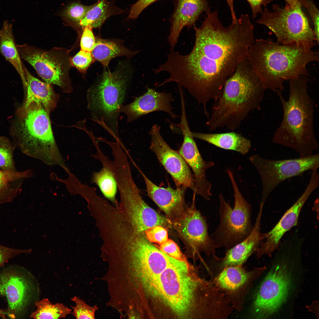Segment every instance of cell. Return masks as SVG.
<instances>
[{"mask_svg": "<svg viewBox=\"0 0 319 319\" xmlns=\"http://www.w3.org/2000/svg\"><path fill=\"white\" fill-rule=\"evenodd\" d=\"M174 125L180 129L183 135V142L178 151L193 172L196 194L209 200L212 195V184L206 178V172L214 163L203 158L190 129L185 112L181 113L180 123Z\"/></svg>", "mask_w": 319, "mask_h": 319, "instance_id": "2e32d148", "label": "cell"}, {"mask_svg": "<svg viewBox=\"0 0 319 319\" xmlns=\"http://www.w3.org/2000/svg\"><path fill=\"white\" fill-rule=\"evenodd\" d=\"M194 138L226 150L237 152L242 155L251 149L250 140L240 134L235 132L222 133H207L192 132Z\"/></svg>", "mask_w": 319, "mask_h": 319, "instance_id": "cb8c5ba5", "label": "cell"}, {"mask_svg": "<svg viewBox=\"0 0 319 319\" xmlns=\"http://www.w3.org/2000/svg\"><path fill=\"white\" fill-rule=\"evenodd\" d=\"M302 7L301 5L293 7L287 4L284 7L274 4L272 10L265 7L255 22L272 32L279 44L312 49L319 42Z\"/></svg>", "mask_w": 319, "mask_h": 319, "instance_id": "ba28073f", "label": "cell"}, {"mask_svg": "<svg viewBox=\"0 0 319 319\" xmlns=\"http://www.w3.org/2000/svg\"><path fill=\"white\" fill-rule=\"evenodd\" d=\"M194 28V45L188 54L178 56L175 74L178 84L206 110L208 102L221 97L227 79L247 59L255 41L254 27L247 14L227 27L217 11H210L201 26Z\"/></svg>", "mask_w": 319, "mask_h": 319, "instance_id": "6da1fadb", "label": "cell"}, {"mask_svg": "<svg viewBox=\"0 0 319 319\" xmlns=\"http://www.w3.org/2000/svg\"><path fill=\"white\" fill-rule=\"evenodd\" d=\"M92 29V27L87 26L82 30L80 43L81 50L91 52L93 49L96 39Z\"/></svg>", "mask_w": 319, "mask_h": 319, "instance_id": "74e56055", "label": "cell"}, {"mask_svg": "<svg viewBox=\"0 0 319 319\" xmlns=\"http://www.w3.org/2000/svg\"><path fill=\"white\" fill-rule=\"evenodd\" d=\"M159 248L169 256L180 261H186L185 258L177 244L173 240L168 239L159 245Z\"/></svg>", "mask_w": 319, "mask_h": 319, "instance_id": "8d00e7d4", "label": "cell"}, {"mask_svg": "<svg viewBox=\"0 0 319 319\" xmlns=\"http://www.w3.org/2000/svg\"><path fill=\"white\" fill-rule=\"evenodd\" d=\"M17 47L21 59L31 65L46 82L58 86L63 92L72 91L69 75L72 57L69 50L56 47L46 50L27 44Z\"/></svg>", "mask_w": 319, "mask_h": 319, "instance_id": "9c48e42d", "label": "cell"}, {"mask_svg": "<svg viewBox=\"0 0 319 319\" xmlns=\"http://www.w3.org/2000/svg\"><path fill=\"white\" fill-rule=\"evenodd\" d=\"M279 262L272 268L258 287L250 309V316L264 318L276 312L286 301L291 279L285 262L287 251L278 250Z\"/></svg>", "mask_w": 319, "mask_h": 319, "instance_id": "30bf717a", "label": "cell"}, {"mask_svg": "<svg viewBox=\"0 0 319 319\" xmlns=\"http://www.w3.org/2000/svg\"><path fill=\"white\" fill-rule=\"evenodd\" d=\"M93 6V4L87 6L80 2L73 3L68 5L64 10L62 15L69 24H71L72 26L77 27Z\"/></svg>", "mask_w": 319, "mask_h": 319, "instance_id": "1f68e13d", "label": "cell"}, {"mask_svg": "<svg viewBox=\"0 0 319 319\" xmlns=\"http://www.w3.org/2000/svg\"><path fill=\"white\" fill-rule=\"evenodd\" d=\"M302 6L307 11L312 20L313 29L316 38L319 42V13L318 9L313 0H299Z\"/></svg>", "mask_w": 319, "mask_h": 319, "instance_id": "e575fe53", "label": "cell"}, {"mask_svg": "<svg viewBox=\"0 0 319 319\" xmlns=\"http://www.w3.org/2000/svg\"><path fill=\"white\" fill-rule=\"evenodd\" d=\"M193 194V204L187 206L178 215L170 221L172 225L185 246L194 255L201 252L215 260L216 248L208 233L206 218L196 208Z\"/></svg>", "mask_w": 319, "mask_h": 319, "instance_id": "4fadbf2b", "label": "cell"}, {"mask_svg": "<svg viewBox=\"0 0 319 319\" xmlns=\"http://www.w3.org/2000/svg\"><path fill=\"white\" fill-rule=\"evenodd\" d=\"M26 81L25 89L26 97L25 104L33 100L42 105L49 115L57 106L59 95L54 90L52 85L43 82L34 77L24 65Z\"/></svg>", "mask_w": 319, "mask_h": 319, "instance_id": "603a6c76", "label": "cell"}, {"mask_svg": "<svg viewBox=\"0 0 319 319\" xmlns=\"http://www.w3.org/2000/svg\"><path fill=\"white\" fill-rule=\"evenodd\" d=\"M35 304L36 309L30 316L33 319L64 318L71 314L72 310L62 303L53 304L48 298H44L36 302Z\"/></svg>", "mask_w": 319, "mask_h": 319, "instance_id": "f546056e", "label": "cell"}, {"mask_svg": "<svg viewBox=\"0 0 319 319\" xmlns=\"http://www.w3.org/2000/svg\"><path fill=\"white\" fill-rule=\"evenodd\" d=\"M6 309L4 310L0 309V317L3 318H5V315L6 314Z\"/></svg>", "mask_w": 319, "mask_h": 319, "instance_id": "ee69618b", "label": "cell"}, {"mask_svg": "<svg viewBox=\"0 0 319 319\" xmlns=\"http://www.w3.org/2000/svg\"><path fill=\"white\" fill-rule=\"evenodd\" d=\"M15 146L6 138H0V168L10 172L17 171L13 158Z\"/></svg>", "mask_w": 319, "mask_h": 319, "instance_id": "4dcf8cb0", "label": "cell"}, {"mask_svg": "<svg viewBox=\"0 0 319 319\" xmlns=\"http://www.w3.org/2000/svg\"><path fill=\"white\" fill-rule=\"evenodd\" d=\"M263 207L260 206L259 212L253 230L245 239L231 248L226 250L224 256L221 259L222 269L230 266H242L250 256L255 252L263 240L261 232V220Z\"/></svg>", "mask_w": 319, "mask_h": 319, "instance_id": "7402d4cb", "label": "cell"}, {"mask_svg": "<svg viewBox=\"0 0 319 319\" xmlns=\"http://www.w3.org/2000/svg\"><path fill=\"white\" fill-rule=\"evenodd\" d=\"M148 240L152 243L161 244L168 239V233L165 227L157 225L150 228L145 232Z\"/></svg>", "mask_w": 319, "mask_h": 319, "instance_id": "d590c367", "label": "cell"}, {"mask_svg": "<svg viewBox=\"0 0 319 319\" xmlns=\"http://www.w3.org/2000/svg\"><path fill=\"white\" fill-rule=\"evenodd\" d=\"M247 60L266 89L284 90L286 81L308 76L307 66L318 62V53L296 45H284L271 38L256 39L249 47Z\"/></svg>", "mask_w": 319, "mask_h": 319, "instance_id": "7a4b0ae2", "label": "cell"}, {"mask_svg": "<svg viewBox=\"0 0 319 319\" xmlns=\"http://www.w3.org/2000/svg\"><path fill=\"white\" fill-rule=\"evenodd\" d=\"M286 4L291 6L295 7L301 5L299 0H284Z\"/></svg>", "mask_w": 319, "mask_h": 319, "instance_id": "7bdbcfd3", "label": "cell"}, {"mask_svg": "<svg viewBox=\"0 0 319 319\" xmlns=\"http://www.w3.org/2000/svg\"><path fill=\"white\" fill-rule=\"evenodd\" d=\"M174 99L170 93L160 92L147 88L143 95L135 98L131 103L122 106L119 112L126 116L128 123L133 121L144 115L156 111L166 113L172 119L178 116L173 111L171 103Z\"/></svg>", "mask_w": 319, "mask_h": 319, "instance_id": "ac0fdd59", "label": "cell"}, {"mask_svg": "<svg viewBox=\"0 0 319 319\" xmlns=\"http://www.w3.org/2000/svg\"><path fill=\"white\" fill-rule=\"evenodd\" d=\"M160 127L153 125L149 132L151 138L149 148L171 175L176 188L185 187L196 194L193 176L189 167L178 152L167 144L160 133Z\"/></svg>", "mask_w": 319, "mask_h": 319, "instance_id": "9a60e30c", "label": "cell"}, {"mask_svg": "<svg viewBox=\"0 0 319 319\" xmlns=\"http://www.w3.org/2000/svg\"><path fill=\"white\" fill-rule=\"evenodd\" d=\"M0 294L6 296L8 304L6 314L15 318L26 306L29 298L30 286L27 279L16 272H4L0 275Z\"/></svg>", "mask_w": 319, "mask_h": 319, "instance_id": "d6986e66", "label": "cell"}, {"mask_svg": "<svg viewBox=\"0 0 319 319\" xmlns=\"http://www.w3.org/2000/svg\"><path fill=\"white\" fill-rule=\"evenodd\" d=\"M249 3L252 13V18H255L258 14L262 13V6H266L271 0H246Z\"/></svg>", "mask_w": 319, "mask_h": 319, "instance_id": "60d3db41", "label": "cell"}, {"mask_svg": "<svg viewBox=\"0 0 319 319\" xmlns=\"http://www.w3.org/2000/svg\"><path fill=\"white\" fill-rule=\"evenodd\" d=\"M226 1L229 7L231 14L232 15H235V12L234 6V0H226Z\"/></svg>", "mask_w": 319, "mask_h": 319, "instance_id": "b9f144b4", "label": "cell"}, {"mask_svg": "<svg viewBox=\"0 0 319 319\" xmlns=\"http://www.w3.org/2000/svg\"><path fill=\"white\" fill-rule=\"evenodd\" d=\"M307 76L289 80V96L286 100L281 91L276 92L283 110L282 121L272 142L291 148L300 157L313 154L318 147L314 128V104L307 91Z\"/></svg>", "mask_w": 319, "mask_h": 319, "instance_id": "3957f363", "label": "cell"}, {"mask_svg": "<svg viewBox=\"0 0 319 319\" xmlns=\"http://www.w3.org/2000/svg\"><path fill=\"white\" fill-rule=\"evenodd\" d=\"M126 71L121 68L113 72L105 71L87 92V108L93 119L113 136H117L119 109L128 83L129 74Z\"/></svg>", "mask_w": 319, "mask_h": 319, "instance_id": "8992f818", "label": "cell"}, {"mask_svg": "<svg viewBox=\"0 0 319 319\" xmlns=\"http://www.w3.org/2000/svg\"><path fill=\"white\" fill-rule=\"evenodd\" d=\"M117 182L120 201L115 206L136 230L145 232L156 226L165 227L172 225L168 218L158 213L144 200L131 175L121 176Z\"/></svg>", "mask_w": 319, "mask_h": 319, "instance_id": "8fae6325", "label": "cell"}, {"mask_svg": "<svg viewBox=\"0 0 319 319\" xmlns=\"http://www.w3.org/2000/svg\"><path fill=\"white\" fill-rule=\"evenodd\" d=\"M115 0H99L87 12L77 27L82 30L89 26L92 28H100L108 18L125 12L115 5Z\"/></svg>", "mask_w": 319, "mask_h": 319, "instance_id": "484cf974", "label": "cell"}, {"mask_svg": "<svg viewBox=\"0 0 319 319\" xmlns=\"http://www.w3.org/2000/svg\"><path fill=\"white\" fill-rule=\"evenodd\" d=\"M94 60L91 52L81 50L71 57V62L72 67L76 68L80 72L85 73Z\"/></svg>", "mask_w": 319, "mask_h": 319, "instance_id": "836d02e7", "label": "cell"}, {"mask_svg": "<svg viewBox=\"0 0 319 319\" xmlns=\"http://www.w3.org/2000/svg\"><path fill=\"white\" fill-rule=\"evenodd\" d=\"M249 160L257 170L261 179L262 193L260 204H264L271 193L284 180L308 170H318L319 154L283 160H271L253 155Z\"/></svg>", "mask_w": 319, "mask_h": 319, "instance_id": "7c38bea8", "label": "cell"}, {"mask_svg": "<svg viewBox=\"0 0 319 319\" xmlns=\"http://www.w3.org/2000/svg\"><path fill=\"white\" fill-rule=\"evenodd\" d=\"M266 90L247 59L240 63L212 106L206 123L208 130L223 127L232 131L238 128L252 111L260 109Z\"/></svg>", "mask_w": 319, "mask_h": 319, "instance_id": "277c9868", "label": "cell"}, {"mask_svg": "<svg viewBox=\"0 0 319 319\" xmlns=\"http://www.w3.org/2000/svg\"><path fill=\"white\" fill-rule=\"evenodd\" d=\"M210 11L206 0H176L168 39L171 48H173L176 45L184 27H191L202 13Z\"/></svg>", "mask_w": 319, "mask_h": 319, "instance_id": "ffe728a7", "label": "cell"}, {"mask_svg": "<svg viewBox=\"0 0 319 319\" xmlns=\"http://www.w3.org/2000/svg\"><path fill=\"white\" fill-rule=\"evenodd\" d=\"M92 181L98 187L104 197L112 202L114 205L118 203L116 195L118 189V184L111 163L102 165L99 171L94 172Z\"/></svg>", "mask_w": 319, "mask_h": 319, "instance_id": "f1b7e54d", "label": "cell"}, {"mask_svg": "<svg viewBox=\"0 0 319 319\" xmlns=\"http://www.w3.org/2000/svg\"><path fill=\"white\" fill-rule=\"evenodd\" d=\"M0 53L14 67L19 75L24 88L26 81L24 70V65L15 44L12 26L7 20L4 21L0 30Z\"/></svg>", "mask_w": 319, "mask_h": 319, "instance_id": "d4e9b609", "label": "cell"}, {"mask_svg": "<svg viewBox=\"0 0 319 319\" xmlns=\"http://www.w3.org/2000/svg\"><path fill=\"white\" fill-rule=\"evenodd\" d=\"M13 137L23 154L51 166H66L53 134L50 115L40 102L24 104L17 112Z\"/></svg>", "mask_w": 319, "mask_h": 319, "instance_id": "5b68a950", "label": "cell"}, {"mask_svg": "<svg viewBox=\"0 0 319 319\" xmlns=\"http://www.w3.org/2000/svg\"><path fill=\"white\" fill-rule=\"evenodd\" d=\"M118 43L101 38L96 39L95 47L91 52L94 59L101 63L105 67L108 66L110 61L115 57L134 54Z\"/></svg>", "mask_w": 319, "mask_h": 319, "instance_id": "83f0119b", "label": "cell"}, {"mask_svg": "<svg viewBox=\"0 0 319 319\" xmlns=\"http://www.w3.org/2000/svg\"><path fill=\"white\" fill-rule=\"evenodd\" d=\"M266 269L264 266L248 271L242 266H229L223 269L213 281L235 310L240 312L243 309L245 298L253 282Z\"/></svg>", "mask_w": 319, "mask_h": 319, "instance_id": "5bb4252c", "label": "cell"}, {"mask_svg": "<svg viewBox=\"0 0 319 319\" xmlns=\"http://www.w3.org/2000/svg\"><path fill=\"white\" fill-rule=\"evenodd\" d=\"M227 172L234 191V206L231 207L222 194L219 201V225L210 235L216 248L228 250L245 239L252 232L251 206L240 192L232 172L229 168Z\"/></svg>", "mask_w": 319, "mask_h": 319, "instance_id": "52a82bcc", "label": "cell"}, {"mask_svg": "<svg viewBox=\"0 0 319 319\" xmlns=\"http://www.w3.org/2000/svg\"><path fill=\"white\" fill-rule=\"evenodd\" d=\"M29 251L12 248L0 245V267L10 259L21 254L29 253Z\"/></svg>", "mask_w": 319, "mask_h": 319, "instance_id": "f35d334b", "label": "cell"}, {"mask_svg": "<svg viewBox=\"0 0 319 319\" xmlns=\"http://www.w3.org/2000/svg\"><path fill=\"white\" fill-rule=\"evenodd\" d=\"M33 176L30 169L20 172L0 170V204L12 201L19 194L24 181Z\"/></svg>", "mask_w": 319, "mask_h": 319, "instance_id": "4316f807", "label": "cell"}, {"mask_svg": "<svg viewBox=\"0 0 319 319\" xmlns=\"http://www.w3.org/2000/svg\"><path fill=\"white\" fill-rule=\"evenodd\" d=\"M318 176L311 175L310 182L305 190L295 203L284 213L278 222L269 231L262 233L263 241L255 252L258 258L264 255L271 257L277 250L281 240L285 233L298 225V219L301 210L312 193L319 186Z\"/></svg>", "mask_w": 319, "mask_h": 319, "instance_id": "e0dca14e", "label": "cell"}, {"mask_svg": "<svg viewBox=\"0 0 319 319\" xmlns=\"http://www.w3.org/2000/svg\"><path fill=\"white\" fill-rule=\"evenodd\" d=\"M71 300L75 303V305L72 307L73 311L72 310L71 314L76 318H95L96 312L99 309L97 306H91L87 304L84 300L77 296L72 298Z\"/></svg>", "mask_w": 319, "mask_h": 319, "instance_id": "d6a6232c", "label": "cell"}, {"mask_svg": "<svg viewBox=\"0 0 319 319\" xmlns=\"http://www.w3.org/2000/svg\"><path fill=\"white\" fill-rule=\"evenodd\" d=\"M145 181L148 196L166 214L170 221L186 207L185 195L187 188L160 187L151 181L137 166Z\"/></svg>", "mask_w": 319, "mask_h": 319, "instance_id": "44dd1931", "label": "cell"}, {"mask_svg": "<svg viewBox=\"0 0 319 319\" xmlns=\"http://www.w3.org/2000/svg\"><path fill=\"white\" fill-rule=\"evenodd\" d=\"M158 0H139L132 6L128 18L130 19L136 18L148 6Z\"/></svg>", "mask_w": 319, "mask_h": 319, "instance_id": "ab89813d", "label": "cell"}]
</instances>
